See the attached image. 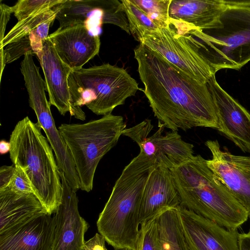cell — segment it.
<instances>
[{
  "label": "cell",
  "mask_w": 250,
  "mask_h": 250,
  "mask_svg": "<svg viewBox=\"0 0 250 250\" xmlns=\"http://www.w3.org/2000/svg\"><path fill=\"white\" fill-rule=\"evenodd\" d=\"M159 129L148 136L153 128L149 119H146L136 125L125 128L122 135L135 142L142 152L169 169L177 167L193 157V145L185 142L177 131L162 133L165 125L159 122Z\"/></svg>",
  "instance_id": "30bf717a"
},
{
  "label": "cell",
  "mask_w": 250,
  "mask_h": 250,
  "mask_svg": "<svg viewBox=\"0 0 250 250\" xmlns=\"http://www.w3.org/2000/svg\"><path fill=\"white\" fill-rule=\"evenodd\" d=\"M28 53L35 55L28 34L5 46L4 55L6 63H10Z\"/></svg>",
  "instance_id": "f1b7e54d"
},
{
  "label": "cell",
  "mask_w": 250,
  "mask_h": 250,
  "mask_svg": "<svg viewBox=\"0 0 250 250\" xmlns=\"http://www.w3.org/2000/svg\"><path fill=\"white\" fill-rule=\"evenodd\" d=\"M39 61L50 104L55 106L62 115L69 112L75 118L84 121L85 113L77 110L71 103L68 78L72 70L60 59L48 38L43 42Z\"/></svg>",
  "instance_id": "2e32d148"
},
{
  "label": "cell",
  "mask_w": 250,
  "mask_h": 250,
  "mask_svg": "<svg viewBox=\"0 0 250 250\" xmlns=\"http://www.w3.org/2000/svg\"><path fill=\"white\" fill-rule=\"evenodd\" d=\"M181 201L170 170L156 164L150 174L143 191L140 209V224L147 222L165 210L177 208Z\"/></svg>",
  "instance_id": "d6986e66"
},
{
  "label": "cell",
  "mask_w": 250,
  "mask_h": 250,
  "mask_svg": "<svg viewBox=\"0 0 250 250\" xmlns=\"http://www.w3.org/2000/svg\"><path fill=\"white\" fill-rule=\"evenodd\" d=\"M90 30L87 25L78 24L58 28L48 37L60 59L72 70L83 68L99 53V36Z\"/></svg>",
  "instance_id": "e0dca14e"
},
{
  "label": "cell",
  "mask_w": 250,
  "mask_h": 250,
  "mask_svg": "<svg viewBox=\"0 0 250 250\" xmlns=\"http://www.w3.org/2000/svg\"><path fill=\"white\" fill-rule=\"evenodd\" d=\"M56 15H55L42 22L28 34L33 53L37 56L39 60L42 51L43 42L49 36L48 32L50 26L56 19Z\"/></svg>",
  "instance_id": "83f0119b"
},
{
  "label": "cell",
  "mask_w": 250,
  "mask_h": 250,
  "mask_svg": "<svg viewBox=\"0 0 250 250\" xmlns=\"http://www.w3.org/2000/svg\"><path fill=\"white\" fill-rule=\"evenodd\" d=\"M205 145L212 154L208 167L250 216V157L222 150L217 140Z\"/></svg>",
  "instance_id": "7c38bea8"
},
{
  "label": "cell",
  "mask_w": 250,
  "mask_h": 250,
  "mask_svg": "<svg viewBox=\"0 0 250 250\" xmlns=\"http://www.w3.org/2000/svg\"><path fill=\"white\" fill-rule=\"evenodd\" d=\"M204 59L212 73L239 70L250 61V0H228L217 26L199 30Z\"/></svg>",
  "instance_id": "5b68a950"
},
{
  "label": "cell",
  "mask_w": 250,
  "mask_h": 250,
  "mask_svg": "<svg viewBox=\"0 0 250 250\" xmlns=\"http://www.w3.org/2000/svg\"><path fill=\"white\" fill-rule=\"evenodd\" d=\"M62 194L61 204L54 215L55 233L52 250H83L84 236L89 226L81 216L78 199L60 170Z\"/></svg>",
  "instance_id": "5bb4252c"
},
{
  "label": "cell",
  "mask_w": 250,
  "mask_h": 250,
  "mask_svg": "<svg viewBox=\"0 0 250 250\" xmlns=\"http://www.w3.org/2000/svg\"></svg>",
  "instance_id": "8d00e7d4"
},
{
  "label": "cell",
  "mask_w": 250,
  "mask_h": 250,
  "mask_svg": "<svg viewBox=\"0 0 250 250\" xmlns=\"http://www.w3.org/2000/svg\"><path fill=\"white\" fill-rule=\"evenodd\" d=\"M55 233L54 216L43 213L0 233V250H52Z\"/></svg>",
  "instance_id": "ac0fdd59"
},
{
  "label": "cell",
  "mask_w": 250,
  "mask_h": 250,
  "mask_svg": "<svg viewBox=\"0 0 250 250\" xmlns=\"http://www.w3.org/2000/svg\"><path fill=\"white\" fill-rule=\"evenodd\" d=\"M68 83L73 106L84 113L85 105L98 115L111 113L139 90L126 69L109 63L72 70Z\"/></svg>",
  "instance_id": "8992f818"
},
{
  "label": "cell",
  "mask_w": 250,
  "mask_h": 250,
  "mask_svg": "<svg viewBox=\"0 0 250 250\" xmlns=\"http://www.w3.org/2000/svg\"><path fill=\"white\" fill-rule=\"evenodd\" d=\"M160 27L167 25L169 20V9L171 0H132Z\"/></svg>",
  "instance_id": "484cf974"
},
{
  "label": "cell",
  "mask_w": 250,
  "mask_h": 250,
  "mask_svg": "<svg viewBox=\"0 0 250 250\" xmlns=\"http://www.w3.org/2000/svg\"><path fill=\"white\" fill-rule=\"evenodd\" d=\"M156 161L140 152L123 169L97 221L99 233L114 249L136 250L144 188Z\"/></svg>",
  "instance_id": "7a4b0ae2"
},
{
  "label": "cell",
  "mask_w": 250,
  "mask_h": 250,
  "mask_svg": "<svg viewBox=\"0 0 250 250\" xmlns=\"http://www.w3.org/2000/svg\"><path fill=\"white\" fill-rule=\"evenodd\" d=\"M199 29L169 18L166 26L146 33L140 43L159 53L190 77L206 83L215 74L204 59Z\"/></svg>",
  "instance_id": "ba28073f"
},
{
  "label": "cell",
  "mask_w": 250,
  "mask_h": 250,
  "mask_svg": "<svg viewBox=\"0 0 250 250\" xmlns=\"http://www.w3.org/2000/svg\"><path fill=\"white\" fill-rule=\"evenodd\" d=\"M10 143L9 142H7L4 140L0 142V154H5L10 152Z\"/></svg>",
  "instance_id": "e575fe53"
},
{
  "label": "cell",
  "mask_w": 250,
  "mask_h": 250,
  "mask_svg": "<svg viewBox=\"0 0 250 250\" xmlns=\"http://www.w3.org/2000/svg\"><path fill=\"white\" fill-rule=\"evenodd\" d=\"M200 155L170 169L181 206L228 229H237L249 215Z\"/></svg>",
  "instance_id": "3957f363"
},
{
  "label": "cell",
  "mask_w": 250,
  "mask_h": 250,
  "mask_svg": "<svg viewBox=\"0 0 250 250\" xmlns=\"http://www.w3.org/2000/svg\"><path fill=\"white\" fill-rule=\"evenodd\" d=\"M160 214L141 224L136 250H162L158 221Z\"/></svg>",
  "instance_id": "d4e9b609"
},
{
  "label": "cell",
  "mask_w": 250,
  "mask_h": 250,
  "mask_svg": "<svg viewBox=\"0 0 250 250\" xmlns=\"http://www.w3.org/2000/svg\"><path fill=\"white\" fill-rule=\"evenodd\" d=\"M42 128L28 116L19 121L10 137V158L27 175L33 190L48 214L61 204L62 187L53 149Z\"/></svg>",
  "instance_id": "277c9868"
},
{
  "label": "cell",
  "mask_w": 250,
  "mask_h": 250,
  "mask_svg": "<svg viewBox=\"0 0 250 250\" xmlns=\"http://www.w3.org/2000/svg\"><path fill=\"white\" fill-rule=\"evenodd\" d=\"M120 1L127 17L130 35L139 43L146 33L159 28L132 0Z\"/></svg>",
  "instance_id": "603a6c76"
},
{
  "label": "cell",
  "mask_w": 250,
  "mask_h": 250,
  "mask_svg": "<svg viewBox=\"0 0 250 250\" xmlns=\"http://www.w3.org/2000/svg\"><path fill=\"white\" fill-rule=\"evenodd\" d=\"M55 6L41 11L18 21L5 36L0 43V52L4 51V47L27 35L42 22L57 14Z\"/></svg>",
  "instance_id": "cb8c5ba5"
},
{
  "label": "cell",
  "mask_w": 250,
  "mask_h": 250,
  "mask_svg": "<svg viewBox=\"0 0 250 250\" xmlns=\"http://www.w3.org/2000/svg\"><path fill=\"white\" fill-rule=\"evenodd\" d=\"M188 250H239L237 229H228L181 206L177 209Z\"/></svg>",
  "instance_id": "4fadbf2b"
},
{
  "label": "cell",
  "mask_w": 250,
  "mask_h": 250,
  "mask_svg": "<svg viewBox=\"0 0 250 250\" xmlns=\"http://www.w3.org/2000/svg\"><path fill=\"white\" fill-rule=\"evenodd\" d=\"M15 167L14 174L7 188L18 192L33 193L27 175L21 168L16 166Z\"/></svg>",
  "instance_id": "f546056e"
},
{
  "label": "cell",
  "mask_w": 250,
  "mask_h": 250,
  "mask_svg": "<svg viewBox=\"0 0 250 250\" xmlns=\"http://www.w3.org/2000/svg\"><path fill=\"white\" fill-rule=\"evenodd\" d=\"M0 43H1L4 38V33L7 23L9 21L11 14L13 13L12 6L2 3L0 2Z\"/></svg>",
  "instance_id": "4dcf8cb0"
},
{
  "label": "cell",
  "mask_w": 250,
  "mask_h": 250,
  "mask_svg": "<svg viewBox=\"0 0 250 250\" xmlns=\"http://www.w3.org/2000/svg\"><path fill=\"white\" fill-rule=\"evenodd\" d=\"M105 240L100 233H96L90 239L85 242L83 250H107Z\"/></svg>",
  "instance_id": "1f68e13d"
},
{
  "label": "cell",
  "mask_w": 250,
  "mask_h": 250,
  "mask_svg": "<svg viewBox=\"0 0 250 250\" xmlns=\"http://www.w3.org/2000/svg\"><path fill=\"white\" fill-rule=\"evenodd\" d=\"M20 70L29 95V105L37 118V123L45 133L54 152L59 170L64 173L68 184L76 192L80 188L81 184L75 164L66 145L56 126L50 110L51 105L45 93V82L32 55L24 57L21 63Z\"/></svg>",
  "instance_id": "9c48e42d"
},
{
  "label": "cell",
  "mask_w": 250,
  "mask_h": 250,
  "mask_svg": "<svg viewBox=\"0 0 250 250\" xmlns=\"http://www.w3.org/2000/svg\"><path fill=\"white\" fill-rule=\"evenodd\" d=\"M59 28L83 24L97 29L102 24L119 26L129 35L127 17L118 0H64L55 6ZM98 30V29H97Z\"/></svg>",
  "instance_id": "8fae6325"
},
{
  "label": "cell",
  "mask_w": 250,
  "mask_h": 250,
  "mask_svg": "<svg viewBox=\"0 0 250 250\" xmlns=\"http://www.w3.org/2000/svg\"><path fill=\"white\" fill-rule=\"evenodd\" d=\"M207 83L218 119V130L250 153V113L220 86L215 75Z\"/></svg>",
  "instance_id": "9a60e30c"
},
{
  "label": "cell",
  "mask_w": 250,
  "mask_h": 250,
  "mask_svg": "<svg viewBox=\"0 0 250 250\" xmlns=\"http://www.w3.org/2000/svg\"><path fill=\"white\" fill-rule=\"evenodd\" d=\"M15 166H2L0 168V190L6 189L15 170Z\"/></svg>",
  "instance_id": "d6a6232c"
},
{
  "label": "cell",
  "mask_w": 250,
  "mask_h": 250,
  "mask_svg": "<svg viewBox=\"0 0 250 250\" xmlns=\"http://www.w3.org/2000/svg\"><path fill=\"white\" fill-rule=\"evenodd\" d=\"M177 208L164 211L158 221L162 250H188L179 218Z\"/></svg>",
  "instance_id": "7402d4cb"
},
{
  "label": "cell",
  "mask_w": 250,
  "mask_h": 250,
  "mask_svg": "<svg viewBox=\"0 0 250 250\" xmlns=\"http://www.w3.org/2000/svg\"><path fill=\"white\" fill-rule=\"evenodd\" d=\"M227 6L228 0H171L169 16L205 30L217 26Z\"/></svg>",
  "instance_id": "44dd1931"
},
{
  "label": "cell",
  "mask_w": 250,
  "mask_h": 250,
  "mask_svg": "<svg viewBox=\"0 0 250 250\" xmlns=\"http://www.w3.org/2000/svg\"><path fill=\"white\" fill-rule=\"evenodd\" d=\"M64 0H19L12 6L18 21L41 11L52 8Z\"/></svg>",
  "instance_id": "4316f807"
},
{
  "label": "cell",
  "mask_w": 250,
  "mask_h": 250,
  "mask_svg": "<svg viewBox=\"0 0 250 250\" xmlns=\"http://www.w3.org/2000/svg\"><path fill=\"white\" fill-rule=\"evenodd\" d=\"M114 250H132L129 249H114Z\"/></svg>",
  "instance_id": "d590c367"
},
{
  "label": "cell",
  "mask_w": 250,
  "mask_h": 250,
  "mask_svg": "<svg viewBox=\"0 0 250 250\" xmlns=\"http://www.w3.org/2000/svg\"><path fill=\"white\" fill-rule=\"evenodd\" d=\"M126 125L111 113L86 123L62 124L58 129L74 161L80 189L89 192L100 160L117 143Z\"/></svg>",
  "instance_id": "52a82bcc"
},
{
  "label": "cell",
  "mask_w": 250,
  "mask_h": 250,
  "mask_svg": "<svg viewBox=\"0 0 250 250\" xmlns=\"http://www.w3.org/2000/svg\"><path fill=\"white\" fill-rule=\"evenodd\" d=\"M239 250H250V230L248 233L238 234Z\"/></svg>",
  "instance_id": "836d02e7"
},
{
  "label": "cell",
  "mask_w": 250,
  "mask_h": 250,
  "mask_svg": "<svg viewBox=\"0 0 250 250\" xmlns=\"http://www.w3.org/2000/svg\"><path fill=\"white\" fill-rule=\"evenodd\" d=\"M134 52L143 91L159 122L172 131L197 126L218 130V119L208 83L190 77L142 43Z\"/></svg>",
  "instance_id": "6da1fadb"
},
{
  "label": "cell",
  "mask_w": 250,
  "mask_h": 250,
  "mask_svg": "<svg viewBox=\"0 0 250 250\" xmlns=\"http://www.w3.org/2000/svg\"><path fill=\"white\" fill-rule=\"evenodd\" d=\"M47 213L34 193L0 190V233L20 226L40 214Z\"/></svg>",
  "instance_id": "ffe728a7"
}]
</instances>
